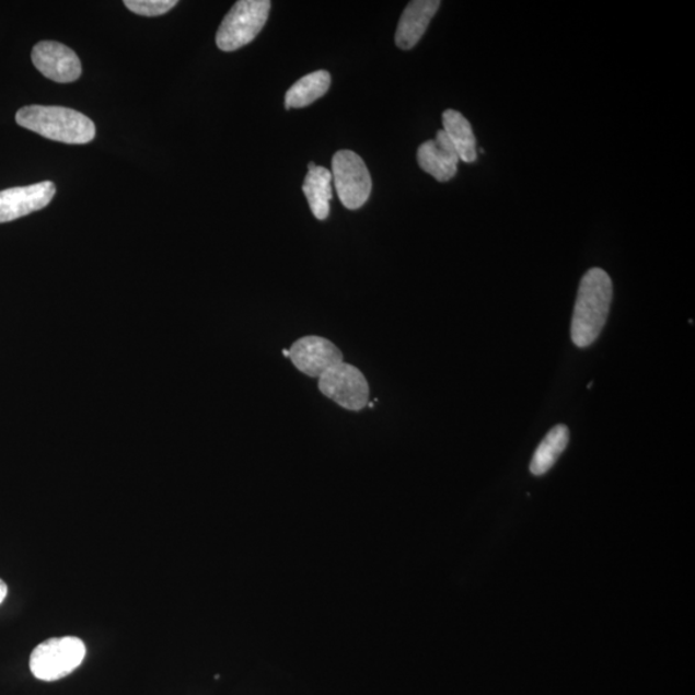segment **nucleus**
Listing matches in <instances>:
<instances>
[{"label": "nucleus", "instance_id": "1", "mask_svg": "<svg viewBox=\"0 0 695 695\" xmlns=\"http://www.w3.org/2000/svg\"><path fill=\"white\" fill-rule=\"evenodd\" d=\"M612 298L613 283L605 270L592 268L584 274L570 327L575 346L588 348L595 343L609 320Z\"/></svg>", "mask_w": 695, "mask_h": 695}, {"label": "nucleus", "instance_id": "14", "mask_svg": "<svg viewBox=\"0 0 695 695\" xmlns=\"http://www.w3.org/2000/svg\"><path fill=\"white\" fill-rule=\"evenodd\" d=\"M332 84V77L325 70H318L312 72V74L305 76L290 88L285 96V107L302 108L310 106L313 102H316L328 91Z\"/></svg>", "mask_w": 695, "mask_h": 695}, {"label": "nucleus", "instance_id": "13", "mask_svg": "<svg viewBox=\"0 0 695 695\" xmlns=\"http://www.w3.org/2000/svg\"><path fill=\"white\" fill-rule=\"evenodd\" d=\"M443 131L448 135L460 160L466 164L477 160V141L473 134L471 123L456 109H445L442 115Z\"/></svg>", "mask_w": 695, "mask_h": 695}, {"label": "nucleus", "instance_id": "18", "mask_svg": "<svg viewBox=\"0 0 695 695\" xmlns=\"http://www.w3.org/2000/svg\"><path fill=\"white\" fill-rule=\"evenodd\" d=\"M282 354H283L285 357H290V350H288V349H283Z\"/></svg>", "mask_w": 695, "mask_h": 695}, {"label": "nucleus", "instance_id": "9", "mask_svg": "<svg viewBox=\"0 0 695 695\" xmlns=\"http://www.w3.org/2000/svg\"><path fill=\"white\" fill-rule=\"evenodd\" d=\"M55 195V183L49 181L3 189L0 192V223L16 221L48 207Z\"/></svg>", "mask_w": 695, "mask_h": 695}, {"label": "nucleus", "instance_id": "11", "mask_svg": "<svg viewBox=\"0 0 695 695\" xmlns=\"http://www.w3.org/2000/svg\"><path fill=\"white\" fill-rule=\"evenodd\" d=\"M439 7H441L439 0H415L408 3L397 27V47L404 50L413 49L426 34Z\"/></svg>", "mask_w": 695, "mask_h": 695}, {"label": "nucleus", "instance_id": "8", "mask_svg": "<svg viewBox=\"0 0 695 695\" xmlns=\"http://www.w3.org/2000/svg\"><path fill=\"white\" fill-rule=\"evenodd\" d=\"M32 60L42 74L56 83H72L82 76V63L74 50L58 42H40Z\"/></svg>", "mask_w": 695, "mask_h": 695}, {"label": "nucleus", "instance_id": "15", "mask_svg": "<svg viewBox=\"0 0 695 695\" xmlns=\"http://www.w3.org/2000/svg\"><path fill=\"white\" fill-rule=\"evenodd\" d=\"M568 442L569 429L566 426H556L548 431L532 457L531 473L540 477L551 471L556 460L567 449Z\"/></svg>", "mask_w": 695, "mask_h": 695}, {"label": "nucleus", "instance_id": "3", "mask_svg": "<svg viewBox=\"0 0 695 695\" xmlns=\"http://www.w3.org/2000/svg\"><path fill=\"white\" fill-rule=\"evenodd\" d=\"M270 11L269 0H240L222 21L217 33V46L233 53L257 38Z\"/></svg>", "mask_w": 695, "mask_h": 695}, {"label": "nucleus", "instance_id": "2", "mask_svg": "<svg viewBox=\"0 0 695 695\" xmlns=\"http://www.w3.org/2000/svg\"><path fill=\"white\" fill-rule=\"evenodd\" d=\"M20 127L34 131L50 141L85 144L96 137V126L77 109L58 106H26L19 109Z\"/></svg>", "mask_w": 695, "mask_h": 695}, {"label": "nucleus", "instance_id": "4", "mask_svg": "<svg viewBox=\"0 0 695 695\" xmlns=\"http://www.w3.org/2000/svg\"><path fill=\"white\" fill-rule=\"evenodd\" d=\"M85 644L76 636L53 638L39 644L31 656L32 674L42 682H56L76 671L84 661Z\"/></svg>", "mask_w": 695, "mask_h": 695}, {"label": "nucleus", "instance_id": "10", "mask_svg": "<svg viewBox=\"0 0 695 695\" xmlns=\"http://www.w3.org/2000/svg\"><path fill=\"white\" fill-rule=\"evenodd\" d=\"M459 161L457 152L443 129L417 150V163L438 182H449L455 177Z\"/></svg>", "mask_w": 695, "mask_h": 695}, {"label": "nucleus", "instance_id": "12", "mask_svg": "<svg viewBox=\"0 0 695 695\" xmlns=\"http://www.w3.org/2000/svg\"><path fill=\"white\" fill-rule=\"evenodd\" d=\"M333 175L324 166H317L311 163L309 174L304 179L303 193L314 217L318 221H325L331 215V201L333 197L332 189Z\"/></svg>", "mask_w": 695, "mask_h": 695}, {"label": "nucleus", "instance_id": "17", "mask_svg": "<svg viewBox=\"0 0 695 695\" xmlns=\"http://www.w3.org/2000/svg\"><path fill=\"white\" fill-rule=\"evenodd\" d=\"M7 594H9V588L3 580H0V604L4 602Z\"/></svg>", "mask_w": 695, "mask_h": 695}, {"label": "nucleus", "instance_id": "16", "mask_svg": "<svg viewBox=\"0 0 695 695\" xmlns=\"http://www.w3.org/2000/svg\"><path fill=\"white\" fill-rule=\"evenodd\" d=\"M127 9L139 16H161L178 4L177 0H126Z\"/></svg>", "mask_w": 695, "mask_h": 695}, {"label": "nucleus", "instance_id": "5", "mask_svg": "<svg viewBox=\"0 0 695 695\" xmlns=\"http://www.w3.org/2000/svg\"><path fill=\"white\" fill-rule=\"evenodd\" d=\"M333 181L344 207L357 210L369 200L372 189L371 175L361 157L341 150L333 158Z\"/></svg>", "mask_w": 695, "mask_h": 695}, {"label": "nucleus", "instance_id": "6", "mask_svg": "<svg viewBox=\"0 0 695 695\" xmlns=\"http://www.w3.org/2000/svg\"><path fill=\"white\" fill-rule=\"evenodd\" d=\"M318 390L325 397L349 412H361L369 405L368 380L355 366L344 361L318 379Z\"/></svg>", "mask_w": 695, "mask_h": 695}, {"label": "nucleus", "instance_id": "7", "mask_svg": "<svg viewBox=\"0 0 695 695\" xmlns=\"http://www.w3.org/2000/svg\"><path fill=\"white\" fill-rule=\"evenodd\" d=\"M289 350V358L296 368L310 378L320 379L327 370L343 362L340 349L321 336H304L292 344Z\"/></svg>", "mask_w": 695, "mask_h": 695}]
</instances>
